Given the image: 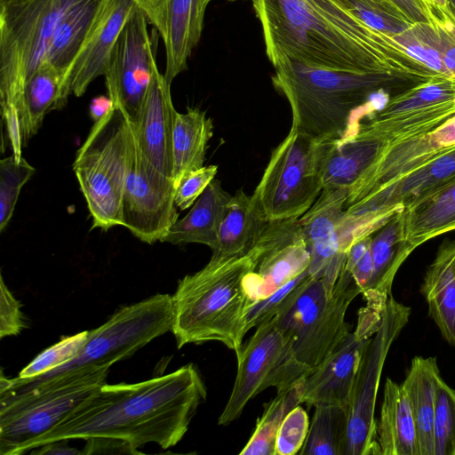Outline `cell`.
Wrapping results in <instances>:
<instances>
[{
	"instance_id": "1",
	"label": "cell",
	"mask_w": 455,
	"mask_h": 455,
	"mask_svg": "<svg viewBox=\"0 0 455 455\" xmlns=\"http://www.w3.org/2000/svg\"><path fill=\"white\" fill-rule=\"evenodd\" d=\"M274 68L284 61L382 72L417 83L438 76L395 38L370 27L350 0H252Z\"/></svg>"
},
{
	"instance_id": "2",
	"label": "cell",
	"mask_w": 455,
	"mask_h": 455,
	"mask_svg": "<svg viewBox=\"0 0 455 455\" xmlns=\"http://www.w3.org/2000/svg\"><path fill=\"white\" fill-rule=\"evenodd\" d=\"M206 396L204 382L192 363L138 383H105L36 440L30 451L56 441L91 437L123 440L138 453V448L149 443L168 449L183 438Z\"/></svg>"
},
{
	"instance_id": "3",
	"label": "cell",
	"mask_w": 455,
	"mask_h": 455,
	"mask_svg": "<svg viewBox=\"0 0 455 455\" xmlns=\"http://www.w3.org/2000/svg\"><path fill=\"white\" fill-rule=\"evenodd\" d=\"M272 84L291 106V129L313 140L328 141L348 132L376 92L393 96L419 83L389 73L284 61L275 68Z\"/></svg>"
},
{
	"instance_id": "4",
	"label": "cell",
	"mask_w": 455,
	"mask_h": 455,
	"mask_svg": "<svg viewBox=\"0 0 455 455\" xmlns=\"http://www.w3.org/2000/svg\"><path fill=\"white\" fill-rule=\"evenodd\" d=\"M255 265L251 248L241 256H212L202 269L179 281L172 295V329L179 349L188 344L218 341L235 353L240 350L251 305L244 279Z\"/></svg>"
},
{
	"instance_id": "5",
	"label": "cell",
	"mask_w": 455,
	"mask_h": 455,
	"mask_svg": "<svg viewBox=\"0 0 455 455\" xmlns=\"http://www.w3.org/2000/svg\"><path fill=\"white\" fill-rule=\"evenodd\" d=\"M82 0H6L0 2V105L10 146L19 150L29 140L25 87L44 62L56 26Z\"/></svg>"
},
{
	"instance_id": "6",
	"label": "cell",
	"mask_w": 455,
	"mask_h": 455,
	"mask_svg": "<svg viewBox=\"0 0 455 455\" xmlns=\"http://www.w3.org/2000/svg\"><path fill=\"white\" fill-rule=\"evenodd\" d=\"M109 369L44 381L0 378V454L20 455L89 400Z\"/></svg>"
},
{
	"instance_id": "7",
	"label": "cell",
	"mask_w": 455,
	"mask_h": 455,
	"mask_svg": "<svg viewBox=\"0 0 455 455\" xmlns=\"http://www.w3.org/2000/svg\"><path fill=\"white\" fill-rule=\"evenodd\" d=\"M137 150L135 124L119 105L96 121L77 150L73 170L92 220V228L122 226V198Z\"/></svg>"
},
{
	"instance_id": "8",
	"label": "cell",
	"mask_w": 455,
	"mask_h": 455,
	"mask_svg": "<svg viewBox=\"0 0 455 455\" xmlns=\"http://www.w3.org/2000/svg\"><path fill=\"white\" fill-rule=\"evenodd\" d=\"M360 293L344 267L332 291L323 279L311 277L274 317L291 339L298 360L312 371L351 331L346 314Z\"/></svg>"
},
{
	"instance_id": "9",
	"label": "cell",
	"mask_w": 455,
	"mask_h": 455,
	"mask_svg": "<svg viewBox=\"0 0 455 455\" xmlns=\"http://www.w3.org/2000/svg\"><path fill=\"white\" fill-rule=\"evenodd\" d=\"M172 295L158 293L116 311L106 323L89 331L79 353L66 363L37 377L44 381L68 375L109 369L154 339L172 331Z\"/></svg>"
},
{
	"instance_id": "10",
	"label": "cell",
	"mask_w": 455,
	"mask_h": 455,
	"mask_svg": "<svg viewBox=\"0 0 455 455\" xmlns=\"http://www.w3.org/2000/svg\"><path fill=\"white\" fill-rule=\"evenodd\" d=\"M325 141L291 128L273 150L252 201L266 222L300 218L322 193Z\"/></svg>"
},
{
	"instance_id": "11",
	"label": "cell",
	"mask_w": 455,
	"mask_h": 455,
	"mask_svg": "<svg viewBox=\"0 0 455 455\" xmlns=\"http://www.w3.org/2000/svg\"><path fill=\"white\" fill-rule=\"evenodd\" d=\"M235 355L234 386L218 420L222 426L237 419L249 401L266 388L290 389L312 372L298 360L291 339L274 317L259 324Z\"/></svg>"
},
{
	"instance_id": "12",
	"label": "cell",
	"mask_w": 455,
	"mask_h": 455,
	"mask_svg": "<svg viewBox=\"0 0 455 455\" xmlns=\"http://www.w3.org/2000/svg\"><path fill=\"white\" fill-rule=\"evenodd\" d=\"M455 117V78L438 75L390 97L355 129L386 145L431 132Z\"/></svg>"
},
{
	"instance_id": "13",
	"label": "cell",
	"mask_w": 455,
	"mask_h": 455,
	"mask_svg": "<svg viewBox=\"0 0 455 455\" xmlns=\"http://www.w3.org/2000/svg\"><path fill=\"white\" fill-rule=\"evenodd\" d=\"M411 312V307L391 295L378 331L365 346L347 408L345 455H379L374 413L381 373L389 349L407 324Z\"/></svg>"
},
{
	"instance_id": "14",
	"label": "cell",
	"mask_w": 455,
	"mask_h": 455,
	"mask_svg": "<svg viewBox=\"0 0 455 455\" xmlns=\"http://www.w3.org/2000/svg\"><path fill=\"white\" fill-rule=\"evenodd\" d=\"M175 191L173 179L158 172L137 145L123 193L122 226L144 243L161 242L179 217Z\"/></svg>"
},
{
	"instance_id": "15",
	"label": "cell",
	"mask_w": 455,
	"mask_h": 455,
	"mask_svg": "<svg viewBox=\"0 0 455 455\" xmlns=\"http://www.w3.org/2000/svg\"><path fill=\"white\" fill-rule=\"evenodd\" d=\"M251 249L256 265L244 279L251 304L307 271L311 261L299 219L267 222Z\"/></svg>"
},
{
	"instance_id": "16",
	"label": "cell",
	"mask_w": 455,
	"mask_h": 455,
	"mask_svg": "<svg viewBox=\"0 0 455 455\" xmlns=\"http://www.w3.org/2000/svg\"><path fill=\"white\" fill-rule=\"evenodd\" d=\"M148 20L137 7L123 27L104 74L108 95L135 119L149 84L156 58Z\"/></svg>"
},
{
	"instance_id": "17",
	"label": "cell",
	"mask_w": 455,
	"mask_h": 455,
	"mask_svg": "<svg viewBox=\"0 0 455 455\" xmlns=\"http://www.w3.org/2000/svg\"><path fill=\"white\" fill-rule=\"evenodd\" d=\"M382 311L367 306L360 308L355 330L304 380L302 403L334 404L347 410L363 350L379 327Z\"/></svg>"
},
{
	"instance_id": "18",
	"label": "cell",
	"mask_w": 455,
	"mask_h": 455,
	"mask_svg": "<svg viewBox=\"0 0 455 455\" xmlns=\"http://www.w3.org/2000/svg\"><path fill=\"white\" fill-rule=\"evenodd\" d=\"M455 148V117L427 134L385 145L347 192L346 208L374 195Z\"/></svg>"
},
{
	"instance_id": "19",
	"label": "cell",
	"mask_w": 455,
	"mask_h": 455,
	"mask_svg": "<svg viewBox=\"0 0 455 455\" xmlns=\"http://www.w3.org/2000/svg\"><path fill=\"white\" fill-rule=\"evenodd\" d=\"M137 7L133 0H100L85 37L63 76L64 106L69 95L81 97L97 77L104 76L117 37Z\"/></svg>"
},
{
	"instance_id": "20",
	"label": "cell",
	"mask_w": 455,
	"mask_h": 455,
	"mask_svg": "<svg viewBox=\"0 0 455 455\" xmlns=\"http://www.w3.org/2000/svg\"><path fill=\"white\" fill-rule=\"evenodd\" d=\"M347 200L346 189L323 188L314 204L299 218L311 256L309 273L312 277L323 279L331 291L346 264L338 228Z\"/></svg>"
},
{
	"instance_id": "21",
	"label": "cell",
	"mask_w": 455,
	"mask_h": 455,
	"mask_svg": "<svg viewBox=\"0 0 455 455\" xmlns=\"http://www.w3.org/2000/svg\"><path fill=\"white\" fill-rule=\"evenodd\" d=\"M177 111L171 84L155 62L145 97L135 117L137 145L148 161L161 173L172 178V135Z\"/></svg>"
},
{
	"instance_id": "22",
	"label": "cell",
	"mask_w": 455,
	"mask_h": 455,
	"mask_svg": "<svg viewBox=\"0 0 455 455\" xmlns=\"http://www.w3.org/2000/svg\"><path fill=\"white\" fill-rule=\"evenodd\" d=\"M401 240L409 254L425 242L455 230V181L398 213Z\"/></svg>"
},
{
	"instance_id": "23",
	"label": "cell",
	"mask_w": 455,
	"mask_h": 455,
	"mask_svg": "<svg viewBox=\"0 0 455 455\" xmlns=\"http://www.w3.org/2000/svg\"><path fill=\"white\" fill-rule=\"evenodd\" d=\"M379 455H419L416 423L402 385L387 378L376 426Z\"/></svg>"
},
{
	"instance_id": "24",
	"label": "cell",
	"mask_w": 455,
	"mask_h": 455,
	"mask_svg": "<svg viewBox=\"0 0 455 455\" xmlns=\"http://www.w3.org/2000/svg\"><path fill=\"white\" fill-rule=\"evenodd\" d=\"M212 0H171L167 35L164 40L166 64L164 76L171 84L187 69L188 60L200 41L205 11Z\"/></svg>"
},
{
	"instance_id": "25",
	"label": "cell",
	"mask_w": 455,
	"mask_h": 455,
	"mask_svg": "<svg viewBox=\"0 0 455 455\" xmlns=\"http://www.w3.org/2000/svg\"><path fill=\"white\" fill-rule=\"evenodd\" d=\"M231 196L213 180L195 202L188 213L177 220L161 242L172 244L196 243L213 251Z\"/></svg>"
},
{
	"instance_id": "26",
	"label": "cell",
	"mask_w": 455,
	"mask_h": 455,
	"mask_svg": "<svg viewBox=\"0 0 455 455\" xmlns=\"http://www.w3.org/2000/svg\"><path fill=\"white\" fill-rule=\"evenodd\" d=\"M420 291L442 336L455 346V241L441 244Z\"/></svg>"
},
{
	"instance_id": "27",
	"label": "cell",
	"mask_w": 455,
	"mask_h": 455,
	"mask_svg": "<svg viewBox=\"0 0 455 455\" xmlns=\"http://www.w3.org/2000/svg\"><path fill=\"white\" fill-rule=\"evenodd\" d=\"M441 378L435 357L416 356L403 384L414 416L419 455H435L433 424Z\"/></svg>"
},
{
	"instance_id": "28",
	"label": "cell",
	"mask_w": 455,
	"mask_h": 455,
	"mask_svg": "<svg viewBox=\"0 0 455 455\" xmlns=\"http://www.w3.org/2000/svg\"><path fill=\"white\" fill-rule=\"evenodd\" d=\"M398 213L378 231L371 243L373 275L363 296L367 307L379 311L392 295L395 274L410 255L401 240Z\"/></svg>"
},
{
	"instance_id": "29",
	"label": "cell",
	"mask_w": 455,
	"mask_h": 455,
	"mask_svg": "<svg viewBox=\"0 0 455 455\" xmlns=\"http://www.w3.org/2000/svg\"><path fill=\"white\" fill-rule=\"evenodd\" d=\"M267 222L258 212L251 196L242 188L231 196L221 222L213 257L245 254L254 244Z\"/></svg>"
},
{
	"instance_id": "30",
	"label": "cell",
	"mask_w": 455,
	"mask_h": 455,
	"mask_svg": "<svg viewBox=\"0 0 455 455\" xmlns=\"http://www.w3.org/2000/svg\"><path fill=\"white\" fill-rule=\"evenodd\" d=\"M212 135V120L204 111L189 108L186 113L177 112L172 135L175 187L184 175L203 167Z\"/></svg>"
},
{
	"instance_id": "31",
	"label": "cell",
	"mask_w": 455,
	"mask_h": 455,
	"mask_svg": "<svg viewBox=\"0 0 455 455\" xmlns=\"http://www.w3.org/2000/svg\"><path fill=\"white\" fill-rule=\"evenodd\" d=\"M453 181L455 148L369 196H375L384 207L405 208Z\"/></svg>"
},
{
	"instance_id": "32",
	"label": "cell",
	"mask_w": 455,
	"mask_h": 455,
	"mask_svg": "<svg viewBox=\"0 0 455 455\" xmlns=\"http://www.w3.org/2000/svg\"><path fill=\"white\" fill-rule=\"evenodd\" d=\"M100 0H82L59 21L52 34L46 61L63 76L75 59L92 22Z\"/></svg>"
},
{
	"instance_id": "33",
	"label": "cell",
	"mask_w": 455,
	"mask_h": 455,
	"mask_svg": "<svg viewBox=\"0 0 455 455\" xmlns=\"http://www.w3.org/2000/svg\"><path fill=\"white\" fill-rule=\"evenodd\" d=\"M347 436V410L340 405L315 407L301 455H345Z\"/></svg>"
},
{
	"instance_id": "34",
	"label": "cell",
	"mask_w": 455,
	"mask_h": 455,
	"mask_svg": "<svg viewBox=\"0 0 455 455\" xmlns=\"http://www.w3.org/2000/svg\"><path fill=\"white\" fill-rule=\"evenodd\" d=\"M61 84V74L44 61L26 84L24 103L28 139L38 132L46 114L64 107Z\"/></svg>"
},
{
	"instance_id": "35",
	"label": "cell",
	"mask_w": 455,
	"mask_h": 455,
	"mask_svg": "<svg viewBox=\"0 0 455 455\" xmlns=\"http://www.w3.org/2000/svg\"><path fill=\"white\" fill-rule=\"evenodd\" d=\"M305 379L290 389L276 392L275 398L264 404L263 413L239 454L274 455L276 435L283 420L293 408L302 403Z\"/></svg>"
},
{
	"instance_id": "36",
	"label": "cell",
	"mask_w": 455,
	"mask_h": 455,
	"mask_svg": "<svg viewBox=\"0 0 455 455\" xmlns=\"http://www.w3.org/2000/svg\"><path fill=\"white\" fill-rule=\"evenodd\" d=\"M36 169L24 157L13 155L0 161V231L7 227L22 187Z\"/></svg>"
},
{
	"instance_id": "37",
	"label": "cell",
	"mask_w": 455,
	"mask_h": 455,
	"mask_svg": "<svg viewBox=\"0 0 455 455\" xmlns=\"http://www.w3.org/2000/svg\"><path fill=\"white\" fill-rule=\"evenodd\" d=\"M433 435L435 455H455V389L442 377L436 387Z\"/></svg>"
},
{
	"instance_id": "38",
	"label": "cell",
	"mask_w": 455,
	"mask_h": 455,
	"mask_svg": "<svg viewBox=\"0 0 455 455\" xmlns=\"http://www.w3.org/2000/svg\"><path fill=\"white\" fill-rule=\"evenodd\" d=\"M89 331H82L60 339L36 356L17 376L28 379L44 374L73 359L88 338Z\"/></svg>"
},
{
	"instance_id": "39",
	"label": "cell",
	"mask_w": 455,
	"mask_h": 455,
	"mask_svg": "<svg viewBox=\"0 0 455 455\" xmlns=\"http://www.w3.org/2000/svg\"><path fill=\"white\" fill-rule=\"evenodd\" d=\"M312 277L307 269L288 283L267 296L250 305L245 314L246 333L259 324L271 320L300 288Z\"/></svg>"
},
{
	"instance_id": "40",
	"label": "cell",
	"mask_w": 455,
	"mask_h": 455,
	"mask_svg": "<svg viewBox=\"0 0 455 455\" xmlns=\"http://www.w3.org/2000/svg\"><path fill=\"white\" fill-rule=\"evenodd\" d=\"M310 421L304 408L299 404L283 420L275 438L274 455H294L303 447Z\"/></svg>"
},
{
	"instance_id": "41",
	"label": "cell",
	"mask_w": 455,
	"mask_h": 455,
	"mask_svg": "<svg viewBox=\"0 0 455 455\" xmlns=\"http://www.w3.org/2000/svg\"><path fill=\"white\" fill-rule=\"evenodd\" d=\"M431 24L436 35V47L450 76L455 78V18L451 11L429 7Z\"/></svg>"
},
{
	"instance_id": "42",
	"label": "cell",
	"mask_w": 455,
	"mask_h": 455,
	"mask_svg": "<svg viewBox=\"0 0 455 455\" xmlns=\"http://www.w3.org/2000/svg\"><path fill=\"white\" fill-rule=\"evenodd\" d=\"M217 165L203 166L184 175L176 186L174 202L180 211L191 207L214 180Z\"/></svg>"
},
{
	"instance_id": "43",
	"label": "cell",
	"mask_w": 455,
	"mask_h": 455,
	"mask_svg": "<svg viewBox=\"0 0 455 455\" xmlns=\"http://www.w3.org/2000/svg\"><path fill=\"white\" fill-rule=\"evenodd\" d=\"M350 2L351 9L366 24L393 38L408 30L413 24L381 9L357 1Z\"/></svg>"
},
{
	"instance_id": "44",
	"label": "cell",
	"mask_w": 455,
	"mask_h": 455,
	"mask_svg": "<svg viewBox=\"0 0 455 455\" xmlns=\"http://www.w3.org/2000/svg\"><path fill=\"white\" fill-rule=\"evenodd\" d=\"M26 327L21 306L4 282L0 281V338L18 335Z\"/></svg>"
},
{
	"instance_id": "45",
	"label": "cell",
	"mask_w": 455,
	"mask_h": 455,
	"mask_svg": "<svg viewBox=\"0 0 455 455\" xmlns=\"http://www.w3.org/2000/svg\"><path fill=\"white\" fill-rule=\"evenodd\" d=\"M146 14L150 24L165 39L167 35L168 8L171 0H133Z\"/></svg>"
},
{
	"instance_id": "46",
	"label": "cell",
	"mask_w": 455,
	"mask_h": 455,
	"mask_svg": "<svg viewBox=\"0 0 455 455\" xmlns=\"http://www.w3.org/2000/svg\"><path fill=\"white\" fill-rule=\"evenodd\" d=\"M83 454L92 453H138L126 442L116 438L91 437L85 439Z\"/></svg>"
},
{
	"instance_id": "47",
	"label": "cell",
	"mask_w": 455,
	"mask_h": 455,
	"mask_svg": "<svg viewBox=\"0 0 455 455\" xmlns=\"http://www.w3.org/2000/svg\"><path fill=\"white\" fill-rule=\"evenodd\" d=\"M411 23H431L430 16L419 0H387Z\"/></svg>"
},
{
	"instance_id": "48",
	"label": "cell",
	"mask_w": 455,
	"mask_h": 455,
	"mask_svg": "<svg viewBox=\"0 0 455 455\" xmlns=\"http://www.w3.org/2000/svg\"><path fill=\"white\" fill-rule=\"evenodd\" d=\"M348 272L360 289L361 294L364 293L368 289L373 275V260L371 248Z\"/></svg>"
},
{
	"instance_id": "49",
	"label": "cell",
	"mask_w": 455,
	"mask_h": 455,
	"mask_svg": "<svg viewBox=\"0 0 455 455\" xmlns=\"http://www.w3.org/2000/svg\"><path fill=\"white\" fill-rule=\"evenodd\" d=\"M113 106V101L109 96L100 95L93 98L89 107V113L94 122L104 116Z\"/></svg>"
},
{
	"instance_id": "50",
	"label": "cell",
	"mask_w": 455,
	"mask_h": 455,
	"mask_svg": "<svg viewBox=\"0 0 455 455\" xmlns=\"http://www.w3.org/2000/svg\"><path fill=\"white\" fill-rule=\"evenodd\" d=\"M68 440H60L52 443H45L36 449L38 451H33L36 454H81L82 451L71 449L67 444ZM36 450V449H35Z\"/></svg>"
},
{
	"instance_id": "51",
	"label": "cell",
	"mask_w": 455,
	"mask_h": 455,
	"mask_svg": "<svg viewBox=\"0 0 455 455\" xmlns=\"http://www.w3.org/2000/svg\"><path fill=\"white\" fill-rule=\"evenodd\" d=\"M402 17L387 0H353ZM403 18V17H402Z\"/></svg>"
},
{
	"instance_id": "52",
	"label": "cell",
	"mask_w": 455,
	"mask_h": 455,
	"mask_svg": "<svg viewBox=\"0 0 455 455\" xmlns=\"http://www.w3.org/2000/svg\"><path fill=\"white\" fill-rule=\"evenodd\" d=\"M427 11L429 7H436L443 10L450 9L448 0H423ZM429 13V11H428Z\"/></svg>"
},
{
	"instance_id": "53",
	"label": "cell",
	"mask_w": 455,
	"mask_h": 455,
	"mask_svg": "<svg viewBox=\"0 0 455 455\" xmlns=\"http://www.w3.org/2000/svg\"><path fill=\"white\" fill-rule=\"evenodd\" d=\"M449 7L455 18V0H448Z\"/></svg>"
},
{
	"instance_id": "54",
	"label": "cell",
	"mask_w": 455,
	"mask_h": 455,
	"mask_svg": "<svg viewBox=\"0 0 455 455\" xmlns=\"http://www.w3.org/2000/svg\"><path fill=\"white\" fill-rule=\"evenodd\" d=\"M419 1L425 6L423 0H419Z\"/></svg>"
},
{
	"instance_id": "55",
	"label": "cell",
	"mask_w": 455,
	"mask_h": 455,
	"mask_svg": "<svg viewBox=\"0 0 455 455\" xmlns=\"http://www.w3.org/2000/svg\"><path fill=\"white\" fill-rule=\"evenodd\" d=\"M228 1H232V2H233V1H235V0H228ZM251 1H252V0H251Z\"/></svg>"
}]
</instances>
